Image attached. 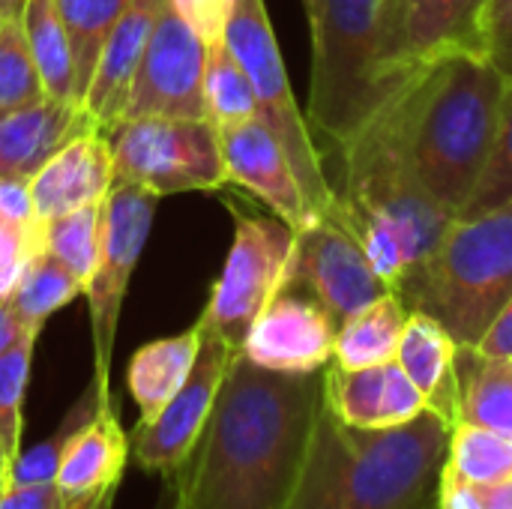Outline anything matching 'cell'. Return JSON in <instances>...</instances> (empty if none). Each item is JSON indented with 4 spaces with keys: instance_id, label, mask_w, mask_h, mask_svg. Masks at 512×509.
I'll list each match as a JSON object with an SVG mask.
<instances>
[{
    "instance_id": "2",
    "label": "cell",
    "mask_w": 512,
    "mask_h": 509,
    "mask_svg": "<svg viewBox=\"0 0 512 509\" xmlns=\"http://www.w3.org/2000/svg\"><path fill=\"white\" fill-rule=\"evenodd\" d=\"M507 90L510 75L489 54H453L384 105L414 171L456 216L489 162Z\"/></svg>"
},
{
    "instance_id": "47",
    "label": "cell",
    "mask_w": 512,
    "mask_h": 509,
    "mask_svg": "<svg viewBox=\"0 0 512 509\" xmlns=\"http://www.w3.org/2000/svg\"><path fill=\"white\" fill-rule=\"evenodd\" d=\"M510 78H512V75H510Z\"/></svg>"
},
{
    "instance_id": "22",
    "label": "cell",
    "mask_w": 512,
    "mask_h": 509,
    "mask_svg": "<svg viewBox=\"0 0 512 509\" xmlns=\"http://www.w3.org/2000/svg\"><path fill=\"white\" fill-rule=\"evenodd\" d=\"M396 363L420 390L426 408L447 420L459 423V342L438 324L432 315L408 312Z\"/></svg>"
},
{
    "instance_id": "15",
    "label": "cell",
    "mask_w": 512,
    "mask_h": 509,
    "mask_svg": "<svg viewBox=\"0 0 512 509\" xmlns=\"http://www.w3.org/2000/svg\"><path fill=\"white\" fill-rule=\"evenodd\" d=\"M132 456L129 435L120 426L111 393L72 429L63 444L54 486L66 509H114L126 465Z\"/></svg>"
},
{
    "instance_id": "44",
    "label": "cell",
    "mask_w": 512,
    "mask_h": 509,
    "mask_svg": "<svg viewBox=\"0 0 512 509\" xmlns=\"http://www.w3.org/2000/svg\"><path fill=\"white\" fill-rule=\"evenodd\" d=\"M0 465H12V453H9V447H6V441H3V435H0Z\"/></svg>"
},
{
    "instance_id": "29",
    "label": "cell",
    "mask_w": 512,
    "mask_h": 509,
    "mask_svg": "<svg viewBox=\"0 0 512 509\" xmlns=\"http://www.w3.org/2000/svg\"><path fill=\"white\" fill-rule=\"evenodd\" d=\"M57 12L66 24L69 45H72V63H75V96L84 105L87 87L93 81L102 45L126 9L129 0H54Z\"/></svg>"
},
{
    "instance_id": "11",
    "label": "cell",
    "mask_w": 512,
    "mask_h": 509,
    "mask_svg": "<svg viewBox=\"0 0 512 509\" xmlns=\"http://www.w3.org/2000/svg\"><path fill=\"white\" fill-rule=\"evenodd\" d=\"M309 291L339 324L390 294L360 240L333 216H315L294 234L288 282Z\"/></svg>"
},
{
    "instance_id": "43",
    "label": "cell",
    "mask_w": 512,
    "mask_h": 509,
    "mask_svg": "<svg viewBox=\"0 0 512 509\" xmlns=\"http://www.w3.org/2000/svg\"><path fill=\"white\" fill-rule=\"evenodd\" d=\"M24 3H27V0H0V18H12V21H21Z\"/></svg>"
},
{
    "instance_id": "16",
    "label": "cell",
    "mask_w": 512,
    "mask_h": 509,
    "mask_svg": "<svg viewBox=\"0 0 512 509\" xmlns=\"http://www.w3.org/2000/svg\"><path fill=\"white\" fill-rule=\"evenodd\" d=\"M219 144L228 183H237L252 192L261 204L270 207V213H276L294 231L315 219L282 144L261 117L219 126Z\"/></svg>"
},
{
    "instance_id": "37",
    "label": "cell",
    "mask_w": 512,
    "mask_h": 509,
    "mask_svg": "<svg viewBox=\"0 0 512 509\" xmlns=\"http://www.w3.org/2000/svg\"><path fill=\"white\" fill-rule=\"evenodd\" d=\"M441 509H512V480L492 486L441 480Z\"/></svg>"
},
{
    "instance_id": "31",
    "label": "cell",
    "mask_w": 512,
    "mask_h": 509,
    "mask_svg": "<svg viewBox=\"0 0 512 509\" xmlns=\"http://www.w3.org/2000/svg\"><path fill=\"white\" fill-rule=\"evenodd\" d=\"M99 231H102V204H87L42 222L39 243L87 288L99 255Z\"/></svg>"
},
{
    "instance_id": "21",
    "label": "cell",
    "mask_w": 512,
    "mask_h": 509,
    "mask_svg": "<svg viewBox=\"0 0 512 509\" xmlns=\"http://www.w3.org/2000/svg\"><path fill=\"white\" fill-rule=\"evenodd\" d=\"M489 0H402L408 60L423 69L453 54L486 51Z\"/></svg>"
},
{
    "instance_id": "13",
    "label": "cell",
    "mask_w": 512,
    "mask_h": 509,
    "mask_svg": "<svg viewBox=\"0 0 512 509\" xmlns=\"http://www.w3.org/2000/svg\"><path fill=\"white\" fill-rule=\"evenodd\" d=\"M204 60H207V45L168 3L138 63L123 120H138V117L207 120Z\"/></svg>"
},
{
    "instance_id": "46",
    "label": "cell",
    "mask_w": 512,
    "mask_h": 509,
    "mask_svg": "<svg viewBox=\"0 0 512 509\" xmlns=\"http://www.w3.org/2000/svg\"><path fill=\"white\" fill-rule=\"evenodd\" d=\"M303 6H306V15L312 12V6H315V0H303Z\"/></svg>"
},
{
    "instance_id": "27",
    "label": "cell",
    "mask_w": 512,
    "mask_h": 509,
    "mask_svg": "<svg viewBox=\"0 0 512 509\" xmlns=\"http://www.w3.org/2000/svg\"><path fill=\"white\" fill-rule=\"evenodd\" d=\"M78 297H84V285L39 243L24 264V273L9 297V306L24 327L42 330L54 312H60Z\"/></svg>"
},
{
    "instance_id": "4",
    "label": "cell",
    "mask_w": 512,
    "mask_h": 509,
    "mask_svg": "<svg viewBox=\"0 0 512 509\" xmlns=\"http://www.w3.org/2000/svg\"><path fill=\"white\" fill-rule=\"evenodd\" d=\"M330 213L360 240L378 276L396 291L459 219L414 171L381 108L342 150Z\"/></svg>"
},
{
    "instance_id": "19",
    "label": "cell",
    "mask_w": 512,
    "mask_h": 509,
    "mask_svg": "<svg viewBox=\"0 0 512 509\" xmlns=\"http://www.w3.org/2000/svg\"><path fill=\"white\" fill-rule=\"evenodd\" d=\"M165 6L168 0H129L102 45L93 81L84 96V111L105 135L123 120L138 63L147 51V42Z\"/></svg>"
},
{
    "instance_id": "18",
    "label": "cell",
    "mask_w": 512,
    "mask_h": 509,
    "mask_svg": "<svg viewBox=\"0 0 512 509\" xmlns=\"http://www.w3.org/2000/svg\"><path fill=\"white\" fill-rule=\"evenodd\" d=\"M114 183V156L108 135L99 129L78 132L30 180L36 222L57 219L87 204H102Z\"/></svg>"
},
{
    "instance_id": "38",
    "label": "cell",
    "mask_w": 512,
    "mask_h": 509,
    "mask_svg": "<svg viewBox=\"0 0 512 509\" xmlns=\"http://www.w3.org/2000/svg\"><path fill=\"white\" fill-rule=\"evenodd\" d=\"M486 51L507 75H512V0H489Z\"/></svg>"
},
{
    "instance_id": "12",
    "label": "cell",
    "mask_w": 512,
    "mask_h": 509,
    "mask_svg": "<svg viewBox=\"0 0 512 509\" xmlns=\"http://www.w3.org/2000/svg\"><path fill=\"white\" fill-rule=\"evenodd\" d=\"M204 333H201V351L195 357V366L186 378V384L177 390V396L156 414L153 423L135 426L129 435L132 444V459L138 462L141 471L159 474V477H174L180 465L189 459L195 450L207 417L213 411V402L219 396V387L225 381V372L234 360V348L198 318Z\"/></svg>"
},
{
    "instance_id": "1",
    "label": "cell",
    "mask_w": 512,
    "mask_h": 509,
    "mask_svg": "<svg viewBox=\"0 0 512 509\" xmlns=\"http://www.w3.org/2000/svg\"><path fill=\"white\" fill-rule=\"evenodd\" d=\"M324 402V372H270L234 354L207 426L171 477L174 509H288Z\"/></svg>"
},
{
    "instance_id": "42",
    "label": "cell",
    "mask_w": 512,
    "mask_h": 509,
    "mask_svg": "<svg viewBox=\"0 0 512 509\" xmlns=\"http://www.w3.org/2000/svg\"><path fill=\"white\" fill-rule=\"evenodd\" d=\"M24 330H33V327H24V324L18 321V315L12 312L9 300H0V351L9 348Z\"/></svg>"
},
{
    "instance_id": "36",
    "label": "cell",
    "mask_w": 512,
    "mask_h": 509,
    "mask_svg": "<svg viewBox=\"0 0 512 509\" xmlns=\"http://www.w3.org/2000/svg\"><path fill=\"white\" fill-rule=\"evenodd\" d=\"M168 3L204 45H216L225 39L234 0H168Z\"/></svg>"
},
{
    "instance_id": "17",
    "label": "cell",
    "mask_w": 512,
    "mask_h": 509,
    "mask_svg": "<svg viewBox=\"0 0 512 509\" xmlns=\"http://www.w3.org/2000/svg\"><path fill=\"white\" fill-rule=\"evenodd\" d=\"M324 408L351 429H393L429 411L396 360L366 369L330 363L324 369Z\"/></svg>"
},
{
    "instance_id": "5",
    "label": "cell",
    "mask_w": 512,
    "mask_h": 509,
    "mask_svg": "<svg viewBox=\"0 0 512 509\" xmlns=\"http://www.w3.org/2000/svg\"><path fill=\"white\" fill-rule=\"evenodd\" d=\"M309 129L342 150L420 69L408 60L402 0H315Z\"/></svg>"
},
{
    "instance_id": "7",
    "label": "cell",
    "mask_w": 512,
    "mask_h": 509,
    "mask_svg": "<svg viewBox=\"0 0 512 509\" xmlns=\"http://www.w3.org/2000/svg\"><path fill=\"white\" fill-rule=\"evenodd\" d=\"M225 45L249 75L258 96V117L282 144L312 213L315 216L330 213L333 186L324 168V156L309 129L306 114L294 99L288 69L264 0H234V12L225 27Z\"/></svg>"
},
{
    "instance_id": "10",
    "label": "cell",
    "mask_w": 512,
    "mask_h": 509,
    "mask_svg": "<svg viewBox=\"0 0 512 509\" xmlns=\"http://www.w3.org/2000/svg\"><path fill=\"white\" fill-rule=\"evenodd\" d=\"M159 195L138 183L114 180L102 198V231L93 276L84 288L93 333V381L111 387V357L120 327V312L138 258L147 246Z\"/></svg>"
},
{
    "instance_id": "39",
    "label": "cell",
    "mask_w": 512,
    "mask_h": 509,
    "mask_svg": "<svg viewBox=\"0 0 512 509\" xmlns=\"http://www.w3.org/2000/svg\"><path fill=\"white\" fill-rule=\"evenodd\" d=\"M0 225L12 228H36L33 198L27 180H0Z\"/></svg>"
},
{
    "instance_id": "9",
    "label": "cell",
    "mask_w": 512,
    "mask_h": 509,
    "mask_svg": "<svg viewBox=\"0 0 512 509\" xmlns=\"http://www.w3.org/2000/svg\"><path fill=\"white\" fill-rule=\"evenodd\" d=\"M294 234L297 231L276 213L261 216L234 207V240L201 312L204 324L234 351H240L255 318L288 282Z\"/></svg>"
},
{
    "instance_id": "40",
    "label": "cell",
    "mask_w": 512,
    "mask_h": 509,
    "mask_svg": "<svg viewBox=\"0 0 512 509\" xmlns=\"http://www.w3.org/2000/svg\"><path fill=\"white\" fill-rule=\"evenodd\" d=\"M0 509H66L54 483H9Z\"/></svg>"
},
{
    "instance_id": "30",
    "label": "cell",
    "mask_w": 512,
    "mask_h": 509,
    "mask_svg": "<svg viewBox=\"0 0 512 509\" xmlns=\"http://www.w3.org/2000/svg\"><path fill=\"white\" fill-rule=\"evenodd\" d=\"M204 108H207V120L216 129L258 117L255 87H252L249 75L243 72V66L237 63V57L231 54V48L225 45V39L216 45H207Z\"/></svg>"
},
{
    "instance_id": "8",
    "label": "cell",
    "mask_w": 512,
    "mask_h": 509,
    "mask_svg": "<svg viewBox=\"0 0 512 509\" xmlns=\"http://www.w3.org/2000/svg\"><path fill=\"white\" fill-rule=\"evenodd\" d=\"M114 180L138 183L153 195L216 192L228 183L219 129L210 120L138 117L108 132Z\"/></svg>"
},
{
    "instance_id": "25",
    "label": "cell",
    "mask_w": 512,
    "mask_h": 509,
    "mask_svg": "<svg viewBox=\"0 0 512 509\" xmlns=\"http://www.w3.org/2000/svg\"><path fill=\"white\" fill-rule=\"evenodd\" d=\"M408 321V306L396 291L384 294L336 330L333 363L342 369L384 366L396 360L399 339Z\"/></svg>"
},
{
    "instance_id": "20",
    "label": "cell",
    "mask_w": 512,
    "mask_h": 509,
    "mask_svg": "<svg viewBox=\"0 0 512 509\" xmlns=\"http://www.w3.org/2000/svg\"><path fill=\"white\" fill-rule=\"evenodd\" d=\"M96 129L84 105L39 99L0 117V180H30L66 141Z\"/></svg>"
},
{
    "instance_id": "41",
    "label": "cell",
    "mask_w": 512,
    "mask_h": 509,
    "mask_svg": "<svg viewBox=\"0 0 512 509\" xmlns=\"http://www.w3.org/2000/svg\"><path fill=\"white\" fill-rule=\"evenodd\" d=\"M477 351L486 354V357H507V360H512V297L507 300V306L498 312V318L492 321L486 336L480 339Z\"/></svg>"
},
{
    "instance_id": "3",
    "label": "cell",
    "mask_w": 512,
    "mask_h": 509,
    "mask_svg": "<svg viewBox=\"0 0 512 509\" xmlns=\"http://www.w3.org/2000/svg\"><path fill=\"white\" fill-rule=\"evenodd\" d=\"M450 432L432 411L393 429H351L321 402L288 509H441Z\"/></svg>"
},
{
    "instance_id": "26",
    "label": "cell",
    "mask_w": 512,
    "mask_h": 509,
    "mask_svg": "<svg viewBox=\"0 0 512 509\" xmlns=\"http://www.w3.org/2000/svg\"><path fill=\"white\" fill-rule=\"evenodd\" d=\"M24 39L30 45L36 72L42 78L45 96L60 102H78L75 96V63L66 24L54 0H27L21 12ZM81 105V102H78Z\"/></svg>"
},
{
    "instance_id": "45",
    "label": "cell",
    "mask_w": 512,
    "mask_h": 509,
    "mask_svg": "<svg viewBox=\"0 0 512 509\" xmlns=\"http://www.w3.org/2000/svg\"><path fill=\"white\" fill-rule=\"evenodd\" d=\"M6 486H9V468H6V465H0V495L6 492Z\"/></svg>"
},
{
    "instance_id": "23",
    "label": "cell",
    "mask_w": 512,
    "mask_h": 509,
    "mask_svg": "<svg viewBox=\"0 0 512 509\" xmlns=\"http://www.w3.org/2000/svg\"><path fill=\"white\" fill-rule=\"evenodd\" d=\"M201 321H195L189 330L156 339L141 345L126 369V387L132 402L138 405V423L147 426L156 420V414L177 396V390L186 384L195 357L201 351Z\"/></svg>"
},
{
    "instance_id": "24",
    "label": "cell",
    "mask_w": 512,
    "mask_h": 509,
    "mask_svg": "<svg viewBox=\"0 0 512 509\" xmlns=\"http://www.w3.org/2000/svg\"><path fill=\"white\" fill-rule=\"evenodd\" d=\"M459 423L512 438V360L459 348Z\"/></svg>"
},
{
    "instance_id": "14",
    "label": "cell",
    "mask_w": 512,
    "mask_h": 509,
    "mask_svg": "<svg viewBox=\"0 0 512 509\" xmlns=\"http://www.w3.org/2000/svg\"><path fill=\"white\" fill-rule=\"evenodd\" d=\"M336 330L330 312L309 291L282 285L249 327L240 354L270 372L312 375L333 363Z\"/></svg>"
},
{
    "instance_id": "28",
    "label": "cell",
    "mask_w": 512,
    "mask_h": 509,
    "mask_svg": "<svg viewBox=\"0 0 512 509\" xmlns=\"http://www.w3.org/2000/svg\"><path fill=\"white\" fill-rule=\"evenodd\" d=\"M441 480L471 486L512 480V438L480 426L456 423L450 432V450Z\"/></svg>"
},
{
    "instance_id": "32",
    "label": "cell",
    "mask_w": 512,
    "mask_h": 509,
    "mask_svg": "<svg viewBox=\"0 0 512 509\" xmlns=\"http://www.w3.org/2000/svg\"><path fill=\"white\" fill-rule=\"evenodd\" d=\"M39 333L42 330H24L9 348L0 351V435L12 453V462L24 450V396L30 384V366Z\"/></svg>"
},
{
    "instance_id": "6",
    "label": "cell",
    "mask_w": 512,
    "mask_h": 509,
    "mask_svg": "<svg viewBox=\"0 0 512 509\" xmlns=\"http://www.w3.org/2000/svg\"><path fill=\"white\" fill-rule=\"evenodd\" d=\"M396 294L408 312L444 324L459 348H477L512 297V201L459 216Z\"/></svg>"
},
{
    "instance_id": "34",
    "label": "cell",
    "mask_w": 512,
    "mask_h": 509,
    "mask_svg": "<svg viewBox=\"0 0 512 509\" xmlns=\"http://www.w3.org/2000/svg\"><path fill=\"white\" fill-rule=\"evenodd\" d=\"M512 201V78L504 108H501V120H498V135L489 153V162L465 204V210L459 216H480L492 207H501Z\"/></svg>"
},
{
    "instance_id": "35",
    "label": "cell",
    "mask_w": 512,
    "mask_h": 509,
    "mask_svg": "<svg viewBox=\"0 0 512 509\" xmlns=\"http://www.w3.org/2000/svg\"><path fill=\"white\" fill-rule=\"evenodd\" d=\"M39 246V225L36 228H12L0 225V300H9L30 252Z\"/></svg>"
},
{
    "instance_id": "33",
    "label": "cell",
    "mask_w": 512,
    "mask_h": 509,
    "mask_svg": "<svg viewBox=\"0 0 512 509\" xmlns=\"http://www.w3.org/2000/svg\"><path fill=\"white\" fill-rule=\"evenodd\" d=\"M45 99L21 21L0 18V117Z\"/></svg>"
}]
</instances>
